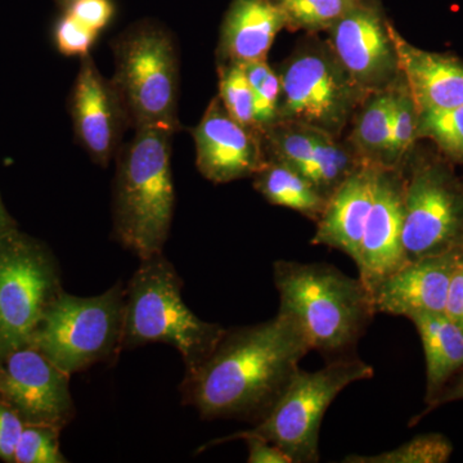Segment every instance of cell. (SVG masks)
<instances>
[{
  "mask_svg": "<svg viewBox=\"0 0 463 463\" xmlns=\"http://www.w3.org/2000/svg\"><path fill=\"white\" fill-rule=\"evenodd\" d=\"M408 319L417 328L425 353L429 407L463 370V328L446 313H419Z\"/></svg>",
  "mask_w": 463,
  "mask_h": 463,
  "instance_id": "ffe728a7",
  "label": "cell"
},
{
  "mask_svg": "<svg viewBox=\"0 0 463 463\" xmlns=\"http://www.w3.org/2000/svg\"><path fill=\"white\" fill-rule=\"evenodd\" d=\"M243 66L254 94L255 123L263 136L279 120L281 80L279 75L268 65L267 60Z\"/></svg>",
  "mask_w": 463,
  "mask_h": 463,
  "instance_id": "f1b7e54d",
  "label": "cell"
},
{
  "mask_svg": "<svg viewBox=\"0 0 463 463\" xmlns=\"http://www.w3.org/2000/svg\"><path fill=\"white\" fill-rule=\"evenodd\" d=\"M60 429L50 426L26 425L18 439L14 462L65 463L66 457L60 449Z\"/></svg>",
  "mask_w": 463,
  "mask_h": 463,
  "instance_id": "f546056e",
  "label": "cell"
},
{
  "mask_svg": "<svg viewBox=\"0 0 463 463\" xmlns=\"http://www.w3.org/2000/svg\"><path fill=\"white\" fill-rule=\"evenodd\" d=\"M407 261L463 249V182L440 161L421 160L404 178Z\"/></svg>",
  "mask_w": 463,
  "mask_h": 463,
  "instance_id": "30bf717a",
  "label": "cell"
},
{
  "mask_svg": "<svg viewBox=\"0 0 463 463\" xmlns=\"http://www.w3.org/2000/svg\"><path fill=\"white\" fill-rule=\"evenodd\" d=\"M417 138L431 139L448 160L463 164V105L419 114Z\"/></svg>",
  "mask_w": 463,
  "mask_h": 463,
  "instance_id": "484cf974",
  "label": "cell"
},
{
  "mask_svg": "<svg viewBox=\"0 0 463 463\" xmlns=\"http://www.w3.org/2000/svg\"><path fill=\"white\" fill-rule=\"evenodd\" d=\"M255 190L272 205L288 207L298 214L318 222L327 199L306 176L276 160H267L255 173Z\"/></svg>",
  "mask_w": 463,
  "mask_h": 463,
  "instance_id": "44dd1931",
  "label": "cell"
},
{
  "mask_svg": "<svg viewBox=\"0 0 463 463\" xmlns=\"http://www.w3.org/2000/svg\"><path fill=\"white\" fill-rule=\"evenodd\" d=\"M99 33L83 25L80 21L63 11L54 27V42L57 50L67 57H85L97 41Z\"/></svg>",
  "mask_w": 463,
  "mask_h": 463,
  "instance_id": "4dcf8cb0",
  "label": "cell"
},
{
  "mask_svg": "<svg viewBox=\"0 0 463 463\" xmlns=\"http://www.w3.org/2000/svg\"><path fill=\"white\" fill-rule=\"evenodd\" d=\"M309 352L303 332L281 310L257 325L225 328L212 354L185 373L183 399L203 419L255 425L281 398Z\"/></svg>",
  "mask_w": 463,
  "mask_h": 463,
  "instance_id": "6da1fadb",
  "label": "cell"
},
{
  "mask_svg": "<svg viewBox=\"0 0 463 463\" xmlns=\"http://www.w3.org/2000/svg\"><path fill=\"white\" fill-rule=\"evenodd\" d=\"M60 291L56 265L44 249L11 230L0 237V362L30 345Z\"/></svg>",
  "mask_w": 463,
  "mask_h": 463,
  "instance_id": "9c48e42d",
  "label": "cell"
},
{
  "mask_svg": "<svg viewBox=\"0 0 463 463\" xmlns=\"http://www.w3.org/2000/svg\"><path fill=\"white\" fill-rule=\"evenodd\" d=\"M328 32L335 57L367 96L388 90L398 80L401 72L392 25L379 9L362 0Z\"/></svg>",
  "mask_w": 463,
  "mask_h": 463,
  "instance_id": "7c38bea8",
  "label": "cell"
},
{
  "mask_svg": "<svg viewBox=\"0 0 463 463\" xmlns=\"http://www.w3.org/2000/svg\"><path fill=\"white\" fill-rule=\"evenodd\" d=\"M444 313L456 325L463 328V267L459 264L458 258H457L455 272L450 279Z\"/></svg>",
  "mask_w": 463,
  "mask_h": 463,
  "instance_id": "e575fe53",
  "label": "cell"
},
{
  "mask_svg": "<svg viewBox=\"0 0 463 463\" xmlns=\"http://www.w3.org/2000/svg\"><path fill=\"white\" fill-rule=\"evenodd\" d=\"M277 124H297L339 137L355 106L367 96L331 48L310 45L289 58L282 71Z\"/></svg>",
  "mask_w": 463,
  "mask_h": 463,
  "instance_id": "ba28073f",
  "label": "cell"
},
{
  "mask_svg": "<svg viewBox=\"0 0 463 463\" xmlns=\"http://www.w3.org/2000/svg\"><path fill=\"white\" fill-rule=\"evenodd\" d=\"M453 453V444L443 434L419 435L397 448L379 455H350L344 463H446Z\"/></svg>",
  "mask_w": 463,
  "mask_h": 463,
  "instance_id": "cb8c5ba5",
  "label": "cell"
},
{
  "mask_svg": "<svg viewBox=\"0 0 463 463\" xmlns=\"http://www.w3.org/2000/svg\"><path fill=\"white\" fill-rule=\"evenodd\" d=\"M463 401V370L458 373V377L455 381H450L449 383L446 386V389L441 392V394L439 395L437 401L434 403L426 407V411H423L421 414L413 419V423L420 421V420L423 419V416L430 413L432 410L435 408L441 407V405L452 403V402Z\"/></svg>",
  "mask_w": 463,
  "mask_h": 463,
  "instance_id": "d590c367",
  "label": "cell"
},
{
  "mask_svg": "<svg viewBox=\"0 0 463 463\" xmlns=\"http://www.w3.org/2000/svg\"><path fill=\"white\" fill-rule=\"evenodd\" d=\"M395 83L388 90L370 94L352 134V145L356 154L364 161L380 166H383L392 138Z\"/></svg>",
  "mask_w": 463,
  "mask_h": 463,
  "instance_id": "7402d4cb",
  "label": "cell"
},
{
  "mask_svg": "<svg viewBox=\"0 0 463 463\" xmlns=\"http://www.w3.org/2000/svg\"><path fill=\"white\" fill-rule=\"evenodd\" d=\"M364 163L355 149L341 145L337 137L317 132L315 152L304 176L328 200Z\"/></svg>",
  "mask_w": 463,
  "mask_h": 463,
  "instance_id": "603a6c76",
  "label": "cell"
},
{
  "mask_svg": "<svg viewBox=\"0 0 463 463\" xmlns=\"http://www.w3.org/2000/svg\"><path fill=\"white\" fill-rule=\"evenodd\" d=\"M0 364V395L26 425L61 429L70 422L74 402L69 374L30 345Z\"/></svg>",
  "mask_w": 463,
  "mask_h": 463,
  "instance_id": "8fae6325",
  "label": "cell"
},
{
  "mask_svg": "<svg viewBox=\"0 0 463 463\" xmlns=\"http://www.w3.org/2000/svg\"><path fill=\"white\" fill-rule=\"evenodd\" d=\"M399 72L419 114L463 105V62L449 54L413 47L392 26Z\"/></svg>",
  "mask_w": 463,
  "mask_h": 463,
  "instance_id": "ac0fdd59",
  "label": "cell"
},
{
  "mask_svg": "<svg viewBox=\"0 0 463 463\" xmlns=\"http://www.w3.org/2000/svg\"><path fill=\"white\" fill-rule=\"evenodd\" d=\"M65 12L99 33L114 18L115 5L112 0H72Z\"/></svg>",
  "mask_w": 463,
  "mask_h": 463,
  "instance_id": "1f68e13d",
  "label": "cell"
},
{
  "mask_svg": "<svg viewBox=\"0 0 463 463\" xmlns=\"http://www.w3.org/2000/svg\"><path fill=\"white\" fill-rule=\"evenodd\" d=\"M279 310L291 317L310 349L330 359L350 355L373 316V295L362 279L327 263L277 260Z\"/></svg>",
  "mask_w": 463,
  "mask_h": 463,
  "instance_id": "7a4b0ae2",
  "label": "cell"
},
{
  "mask_svg": "<svg viewBox=\"0 0 463 463\" xmlns=\"http://www.w3.org/2000/svg\"><path fill=\"white\" fill-rule=\"evenodd\" d=\"M458 251L408 261L374 286L376 315L410 318L419 313H444Z\"/></svg>",
  "mask_w": 463,
  "mask_h": 463,
  "instance_id": "2e32d148",
  "label": "cell"
},
{
  "mask_svg": "<svg viewBox=\"0 0 463 463\" xmlns=\"http://www.w3.org/2000/svg\"><path fill=\"white\" fill-rule=\"evenodd\" d=\"M218 97L225 111L234 120L260 133L255 123L254 94L246 76L245 66L241 63H221Z\"/></svg>",
  "mask_w": 463,
  "mask_h": 463,
  "instance_id": "83f0119b",
  "label": "cell"
},
{
  "mask_svg": "<svg viewBox=\"0 0 463 463\" xmlns=\"http://www.w3.org/2000/svg\"><path fill=\"white\" fill-rule=\"evenodd\" d=\"M380 165L364 161L327 201L317 222L313 245L339 250L356 264L371 207Z\"/></svg>",
  "mask_w": 463,
  "mask_h": 463,
  "instance_id": "e0dca14e",
  "label": "cell"
},
{
  "mask_svg": "<svg viewBox=\"0 0 463 463\" xmlns=\"http://www.w3.org/2000/svg\"><path fill=\"white\" fill-rule=\"evenodd\" d=\"M8 231L9 218L7 213H5V206H3L2 201H0V237L7 233Z\"/></svg>",
  "mask_w": 463,
  "mask_h": 463,
  "instance_id": "8d00e7d4",
  "label": "cell"
},
{
  "mask_svg": "<svg viewBox=\"0 0 463 463\" xmlns=\"http://www.w3.org/2000/svg\"><path fill=\"white\" fill-rule=\"evenodd\" d=\"M25 422L8 405L0 404V458L14 462L18 439Z\"/></svg>",
  "mask_w": 463,
  "mask_h": 463,
  "instance_id": "d6a6232c",
  "label": "cell"
},
{
  "mask_svg": "<svg viewBox=\"0 0 463 463\" xmlns=\"http://www.w3.org/2000/svg\"><path fill=\"white\" fill-rule=\"evenodd\" d=\"M404 178L397 169L380 166L373 205L368 215L356 267L359 279L373 291L385 277L408 263L403 248Z\"/></svg>",
  "mask_w": 463,
  "mask_h": 463,
  "instance_id": "9a60e30c",
  "label": "cell"
},
{
  "mask_svg": "<svg viewBox=\"0 0 463 463\" xmlns=\"http://www.w3.org/2000/svg\"><path fill=\"white\" fill-rule=\"evenodd\" d=\"M458 261L459 264H461L463 267V249L461 250V251H458Z\"/></svg>",
  "mask_w": 463,
  "mask_h": 463,
  "instance_id": "f35d334b",
  "label": "cell"
},
{
  "mask_svg": "<svg viewBox=\"0 0 463 463\" xmlns=\"http://www.w3.org/2000/svg\"><path fill=\"white\" fill-rule=\"evenodd\" d=\"M125 292L120 283L91 298L61 289L45 307L30 346L69 376L109 358L121 349Z\"/></svg>",
  "mask_w": 463,
  "mask_h": 463,
  "instance_id": "52a82bcc",
  "label": "cell"
},
{
  "mask_svg": "<svg viewBox=\"0 0 463 463\" xmlns=\"http://www.w3.org/2000/svg\"><path fill=\"white\" fill-rule=\"evenodd\" d=\"M54 2L60 5V8H62V11H65V9L71 5L72 0H54Z\"/></svg>",
  "mask_w": 463,
  "mask_h": 463,
  "instance_id": "74e56055",
  "label": "cell"
},
{
  "mask_svg": "<svg viewBox=\"0 0 463 463\" xmlns=\"http://www.w3.org/2000/svg\"><path fill=\"white\" fill-rule=\"evenodd\" d=\"M419 128V109L411 96L407 84L402 76L395 83L394 120H392V138L386 151L383 167L397 169L399 164L410 152L413 142L417 139Z\"/></svg>",
  "mask_w": 463,
  "mask_h": 463,
  "instance_id": "4316f807",
  "label": "cell"
},
{
  "mask_svg": "<svg viewBox=\"0 0 463 463\" xmlns=\"http://www.w3.org/2000/svg\"><path fill=\"white\" fill-rule=\"evenodd\" d=\"M242 440L248 446L249 463H292L285 450L263 438L246 437Z\"/></svg>",
  "mask_w": 463,
  "mask_h": 463,
  "instance_id": "836d02e7",
  "label": "cell"
},
{
  "mask_svg": "<svg viewBox=\"0 0 463 463\" xmlns=\"http://www.w3.org/2000/svg\"><path fill=\"white\" fill-rule=\"evenodd\" d=\"M116 155L112 221L114 236L139 259L163 252L174 216V133L155 128L134 130Z\"/></svg>",
  "mask_w": 463,
  "mask_h": 463,
  "instance_id": "3957f363",
  "label": "cell"
},
{
  "mask_svg": "<svg viewBox=\"0 0 463 463\" xmlns=\"http://www.w3.org/2000/svg\"><path fill=\"white\" fill-rule=\"evenodd\" d=\"M112 51L111 81L129 128L178 132L179 56L172 33L156 21H139L115 39Z\"/></svg>",
  "mask_w": 463,
  "mask_h": 463,
  "instance_id": "5b68a950",
  "label": "cell"
},
{
  "mask_svg": "<svg viewBox=\"0 0 463 463\" xmlns=\"http://www.w3.org/2000/svg\"><path fill=\"white\" fill-rule=\"evenodd\" d=\"M261 139L260 133L234 120L215 97L194 130L197 169L215 184L254 176L268 160Z\"/></svg>",
  "mask_w": 463,
  "mask_h": 463,
  "instance_id": "5bb4252c",
  "label": "cell"
},
{
  "mask_svg": "<svg viewBox=\"0 0 463 463\" xmlns=\"http://www.w3.org/2000/svg\"><path fill=\"white\" fill-rule=\"evenodd\" d=\"M282 29L286 17L279 0H233L222 25L221 63L248 65L267 60Z\"/></svg>",
  "mask_w": 463,
  "mask_h": 463,
  "instance_id": "d6986e66",
  "label": "cell"
},
{
  "mask_svg": "<svg viewBox=\"0 0 463 463\" xmlns=\"http://www.w3.org/2000/svg\"><path fill=\"white\" fill-rule=\"evenodd\" d=\"M373 365L353 355L332 359L315 373L300 368L270 412L254 428L210 441L205 447L259 437L285 450L292 463L319 462V434L332 402L347 386L373 379Z\"/></svg>",
  "mask_w": 463,
  "mask_h": 463,
  "instance_id": "8992f818",
  "label": "cell"
},
{
  "mask_svg": "<svg viewBox=\"0 0 463 463\" xmlns=\"http://www.w3.org/2000/svg\"><path fill=\"white\" fill-rule=\"evenodd\" d=\"M362 0H279L286 29L316 33L330 30Z\"/></svg>",
  "mask_w": 463,
  "mask_h": 463,
  "instance_id": "d4e9b609",
  "label": "cell"
},
{
  "mask_svg": "<svg viewBox=\"0 0 463 463\" xmlns=\"http://www.w3.org/2000/svg\"><path fill=\"white\" fill-rule=\"evenodd\" d=\"M183 282L163 252L142 259L125 292L121 349L164 343L175 347L191 373L223 336L219 323L203 321L182 298Z\"/></svg>",
  "mask_w": 463,
  "mask_h": 463,
  "instance_id": "277c9868",
  "label": "cell"
},
{
  "mask_svg": "<svg viewBox=\"0 0 463 463\" xmlns=\"http://www.w3.org/2000/svg\"><path fill=\"white\" fill-rule=\"evenodd\" d=\"M70 115L81 147L94 163L108 166L120 151L129 124L111 79L100 74L90 54L81 57Z\"/></svg>",
  "mask_w": 463,
  "mask_h": 463,
  "instance_id": "4fadbf2b",
  "label": "cell"
}]
</instances>
